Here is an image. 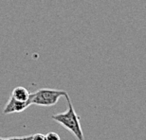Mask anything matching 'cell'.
Segmentation results:
<instances>
[{"mask_svg": "<svg viewBox=\"0 0 146 140\" xmlns=\"http://www.w3.org/2000/svg\"><path fill=\"white\" fill-rule=\"evenodd\" d=\"M33 135H27V136H13L9 138H3L0 137V140H31Z\"/></svg>", "mask_w": 146, "mask_h": 140, "instance_id": "5b68a950", "label": "cell"}, {"mask_svg": "<svg viewBox=\"0 0 146 140\" xmlns=\"http://www.w3.org/2000/svg\"><path fill=\"white\" fill-rule=\"evenodd\" d=\"M29 106H30V103L28 101L23 102V101H19L13 97H11L9 98L7 104L5 105L3 114L4 115H10V114L13 113H21L27 109Z\"/></svg>", "mask_w": 146, "mask_h": 140, "instance_id": "3957f363", "label": "cell"}, {"mask_svg": "<svg viewBox=\"0 0 146 140\" xmlns=\"http://www.w3.org/2000/svg\"><path fill=\"white\" fill-rule=\"evenodd\" d=\"M46 140H60V136L58 133H54V132H50L48 133V135H45Z\"/></svg>", "mask_w": 146, "mask_h": 140, "instance_id": "8992f818", "label": "cell"}, {"mask_svg": "<svg viewBox=\"0 0 146 140\" xmlns=\"http://www.w3.org/2000/svg\"><path fill=\"white\" fill-rule=\"evenodd\" d=\"M31 140H46V137L42 133H35V135H33Z\"/></svg>", "mask_w": 146, "mask_h": 140, "instance_id": "52a82bcc", "label": "cell"}, {"mask_svg": "<svg viewBox=\"0 0 146 140\" xmlns=\"http://www.w3.org/2000/svg\"><path fill=\"white\" fill-rule=\"evenodd\" d=\"M68 94L64 90L43 88L34 93H30L28 102L30 105L35 104L39 106H53L59 101L61 97H66Z\"/></svg>", "mask_w": 146, "mask_h": 140, "instance_id": "7a4b0ae2", "label": "cell"}, {"mask_svg": "<svg viewBox=\"0 0 146 140\" xmlns=\"http://www.w3.org/2000/svg\"><path fill=\"white\" fill-rule=\"evenodd\" d=\"M66 101H68V108L65 113L55 114L51 116V118L64 126L66 130H68L78 140H84L83 130L81 127L80 116L76 114L73 105L70 101L68 96H66Z\"/></svg>", "mask_w": 146, "mask_h": 140, "instance_id": "6da1fadb", "label": "cell"}, {"mask_svg": "<svg viewBox=\"0 0 146 140\" xmlns=\"http://www.w3.org/2000/svg\"><path fill=\"white\" fill-rule=\"evenodd\" d=\"M11 97H13L15 100H19V101H23V102H26L29 100V97H30V93L25 87L22 86H17L15 87L13 92H11Z\"/></svg>", "mask_w": 146, "mask_h": 140, "instance_id": "277c9868", "label": "cell"}]
</instances>
